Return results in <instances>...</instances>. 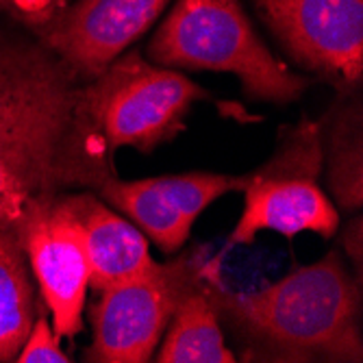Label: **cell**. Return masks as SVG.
<instances>
[{
	"mask_svg": "<svg viewBox=\"0 0 363 363\" xmlns=\"http://www.w3.org/2000/svg\"><path fill=\"white\" fill-rule=\"evenodd\" d=\"M83 87L40 40L0 33V226L16 224L38 198L116 177Z\"/></svg>",
	"mask_w": 363,
	"mask_h": 363,
	"instance_id": "1",
	"label": "cell"
},
{
	"mask_svg": "<svg viewBox=\"0 0 363 363\" xmlns=\"http://www.w3.org/2000/svg\"><path fill=\"white\" fill-rule=\"evenodd\" d=\"M220 274L207 279L177 307L166 337L157 352L159 363H235L238 357L224 344L220 315L209 296V285Z\"/></svg>",
	"mask_w": 363,
	"mask_h": 363,
	"instance_id": "13",
	"label": "cell"
},
{
	"mask_svg": "<svg viewBox=\"0 0 363 363\" xmlns=\"http://www.w3.org/2000/svg\"><path fill=\"white\" fill-rule=\"evenodd\" d=\"M342 244L346 248V255L354 261L357 266V279H361V263H363V220L361 216H354L342 235Z\"/></svg>",
	"mask_w": 363,
	"mask_h": 363,
	"instance_id": "17",
	"label": "cell"
},
{
	"mask_svg": "<svg viewBox=\"0 0 363 363\" xmlns=\"http://www.w3.org/2000/svg\"><path fill=\"white\" fill-rule=\"evenodd\" d=\"M16 361L20 363H70L72 359L65 354L59 346V335L44 311H40L38 320H33L26 342L22 344Z\"/></svg>",
	"mask_w": 363,
	"mask_h": 363,
	"instance_id": "16",
	"label": "cell"
},
{
	"mask_svg": "<svg viewBox=\"0 0 363 363\" xmlns=\"http://www.w3.org/2000/svg\"><path fill=\"white\" fill-rule=\"evenodd\" d=\"M246 174L187 172L140 181H105L101 196L133 220L146 238L166 255L179 252L189 240L191 226L218 198L242 191Z\"/></svg>",
	"mask_w": 363,
	"mask_h": 363,
	"instance_id": "9",
	"label": "cell"
},
{
	"mask_svg": "<svg viewBox=\"0 0 363 363\" xmlns=\"http://www.w3.org/2000/svg\"><path fill=\"white\" fill-rule=\"evenodd\" d=\"M61 194L28 203L11 226L38 277L42 298L55 320V333L72 340L83 331L89 259L81 228L65 209Z\"/></svg>",
	"mask_w": 363,
	"mask_h": 363,
	"instance_id": "8",
	"label": "cell"
},
{
	"mask_svg": "<svg viewBox=\"0 0 363 363\" xmlns=\"http://www.w3.org/2000/svg\"><path fill=\"white\" fill-rule=\"evenodd\" d=\"M85 107L111 152L130 146L150 152L185 130L189 109L211 101L207 89L185 74L148 63L138 50L122 52L85 81Z\"/></svg>",
	"mask_w": 363,
	"mask_h": 363,
	"instance_id": "5",
	"label": "cell"
},
{
	"mask_svg": "<svg viewBox=\"0 0 363 363\" xmlns=\"http://www.w3.org/2000/svg\"><path fill=\"white\" fill-rule=\"evenodd\" d=\"M209 296L248 342L246 361H363L361 279L337 250L257 291H228L218 277Z\"/></svg>",
	"mask_w": 363,
	"mask_h": 363,
	"instance_id": "2",
	"label": "cell"
},
{
	"mask_svg": "<svg viewBox=\"0 0 363 363\" xmlns=\"http://www.w3.org/2000/svg\"><path fill=\"white\" fill-rule=\"evenodd\" d=\"M170 0H74L40 42L91 81L155 24Z\"/></svg>",
	"mask_w": 363,
	"mask_h": 363,
	"instance_id": "10",
	"label": "cell"
},
{
	"mask_svg": "<svg viewBox=\"0 0 363 363\" xmlns=\"http://www.w3.org/2000/svg\"><path fill=\"white\" fill-rule=\"evenodd\" d=\"M220 272V257L207 246H191L133 279L101 289L91 307L94 342L89 363H146L185 296Z\"/></svg>",
	"mask_w": 363,
	"mask_h": 363,
	"instance_id": "4",
	"label": "cell"
},
{
	"mask_svg": "<svg viewBox=\"0 0 363 363\" xmlns=\"http://www.w3.org/2000/svg\"><path fill=\"white\" fill-rule=\"evenodd\" d=\"M274 155L244 181V209L230 233V244H252L261 230H277L294 238L311 230L333 238L340 211L320 187L322 124L301 120L279 130Z\"/></svg>",
	"mask_w": 363,
	"mask_h": 363,
	"instance_id": "6",
	"label": "cell"
},
{
	"mask_svg": "<svg viewBox=\"0 0 363 363\" xmlns=\"http://www.w3.org/2000/svg\"><path fill=\"white\" fill-rule=\"evenodd\" d=\"M148 55L166 68L235 74L252 101L289 105L309 87L259 40L240 0H177Z\"/></svg>",
	"mask_w": 363,
	"mask_h": 363,
	"instance_id": "3",
	"label": "cell"
},
{
	"mask_svg": "<svg viewBox=\"0 0 363 363\" xmlns=\"http://www.w3.org/2000/svg\"><path fill=\"white\" fill-rule=\"evenodd\" d=\"M322 124V168L333 201L344 211H359L363 205V118L361 101L352 91L331 107Z\"/></svg>",
	"mask_w": 363,
	"mask_h": 363,
	"instance_id": "12",
	"label": "cell"
},
{
	"mask_svg": "<svg viewBox=\"0 0 363 363\" xmlns=\"http://www.w3.org/2000/svg\"><path fill=\"white\" fill-rule=\"evenodd\" d=\"M70 5L72 0H0V13L28 28L35 40H42L59 24Z\"/></svg>",
	"mask_w": 363,
	"mask_h": 363,
	"instance_id": "15",
	"label": "cell"
},
{
	"mask_svg": "<svg viewBox=\"0 0 363 363\" xmlns=\"http://www.w3.org/2000/svg\"><path fill=\"white\" fill-rule=\"evenodd\" d=\"M261 18L305 68L340 91L363 79V0H255Z\"/></svg>",
	"mask_w": 363,
	"mask_h": 363,
	"instance_id": "7",
	"label": "cell"
},
{
	"mask_svg": "<svg viewBox=\"0 0 363 363\" xmlns=\"http://www.w3.org/2000/svg\"><path fill=\"white\" fill-rule=\"evenodd\" d=\"M26 255L13 226H0V361H16L35 320Z\"/></svg>",
	"mask_w": 363,
	"mask_h": 363,
	"instance_id": "14",
	"label": "cell"
},
{
	"mask_svg": "<svg viewBox=\"0 0 363 363\" xmlns=\"http://www.w3.org/2000/svg\"><path fill=\"white\" fill-rule=\"evenodd\" d=\"M61 201L83 233L91 289L101 291L155 266L146 235L128 220L116 216L96 196L63 191Z\"/></svg>",
	"mask_w": 363,
	"mask_h": 363,
	"instance_id": "11",
	"label": "cell"
}]
</instances>
